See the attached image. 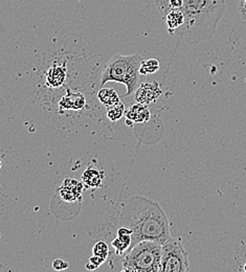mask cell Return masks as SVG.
Wrapping results in <instances>:
<instances>
[{
  "label": "cell",
  "instance_id": "obj_1",
  "mask_svg": "<svg viewBox=\"0 0 246 272\" xmlns=\"http://www.w3.org/2000/svg\"><path fill=\"white\" fill-rule=\"evenodd\" d=\"M120 226L132 230V248L140 241L162 244L170 237V222L158 202L142 196H132L121 204Z\"/></svg>",
  "mask_w": 246,
  "mask_h": 272
},
{
  "label": "cell",
  "instance_id": "obj_2",
  "mask_svg": "<svg viewBox=\"0 0 246 272\" xmlns=\"http://www.w3.org/2000/svg\"><path fill=\"white\" fill-rule=\"evenodd\" d=\"M184 15V23L176 33L180 40L198 44L211 40L225 12L224 0H183L179 9Z\"/></svg>",
  "mask_w": 246,
  "mask_h": 272
},
{
  "label": "cell",
  "instance_id": "obj_3",
  "mask_svg": "<svg viewBox=\"0 0 246 272\" xmlns=\"http://www.w3.org/2000/svg\"><path fill=\"white\" fill-rule=\"evenodd\" d=\"M142 58L138 54L134 55H114L104 68L101 79V85L104 86L108 82L124 84L127 92L122 96H129L135 92L139 86V67Z\"/></svg>",
  "mask_w": 246,
  "mask_h": 272
},
{
  "label": "cell",
  "instance_id": "obj_4",
  "mask_svg": "<svg viewBox=\"0 0 246 272\" xmlns=\"http://www.w3.org/2000/svg\"><path fill=\"white\" fill-rule=\"evenodd\" d=\"M161 244L155 241H140L130 248L122 260L124 272H159Z\"/></svg>",
  "mask_w": 246,
  "mask_h": 272
},
{
  "label": "cell",
  "instance_id": "obj_5",
  "mask_svg": "<svg viewBox=\"0 0 246 272\" xmlns=\"http://www.w3.org/2000/svg\"><path fill=\"white\" fill-rule=\"evenodd\" d=\"M190 270L189 256L182 245L181 238L170 237L161 244L159 272H188Z\"/></svg>",
  "mask_w": 246,
  "mask_h": 272
},
{
  "label": "cell",
  "instance_id": "obj_6",
  "mask_svg": "<svg viewBox=\"0 0 246 272\" xmlns=\"http://www.w3.org/2000/svg\"><path fill=\"white\" fill-rule=\"evenodd\" d=\"M162 94L160 84L157 81L141 83L135 90L134 98L137 103L143 105H150L155 103Z\"/></svg>",
  "mask_w": 246,
  "mask_h": 272
},
{
  "label": "cell",
  "instance_id": "obj_7",
  "mask_svg": "<svg viewBox=\"0 0 246 272\" xmlns=\"http://www.w3.org/2000/svg\"><path fill=\"white\" fill-rule=\"evenodd\" d=\"M83 191H84L83 182L78 181L76 179L67 178L63 181L62 185L60 186L59 195L61 198L67 202H75L82 200Z\"/></svg>",
  "mask_w": 246,
  "mask_h": 272
},
{
  "label": "cell",
  "instance_id": "obj_8",
  "mask_svg": "<svg viewBox=\"0 0 246 272\" xmlns=\"http://www.w3.org/2000/svg\"><path fill=\"white\" fill-rule=\"evenodd\" d=\"M67 81V68L66 64H59V63H54V64L48 67L45 72V84L54 89H59L65 85Z\"/></svg>",
  "mask_w": 246,
  "mask_h": 272
},
{
  "label": "cell",
  "instance_id": "obj_9",
  "mask_svg": "<svg viewBox=\"0 0 246 272\" xmlns=\"http://www.w3.org/2000/svg\"><path fill=\"white\" fill-rule=\"evenodd\" d=\"M132 243V230L126 226H120L116 237L111 242V246L114 248L116 256H124L130 249Z\"/></svg>",
  "mask_w": 246,
  "mask_h": 272
},
{
  "label": "cell",
  "instance_id": "obj_10",
  "mask_svg": "<svg viewBox=\"0 0 246 272\" xmlns=\"http://www.w3.org/2000/svg\"><path fill=\"white\" fill-rule=\"evenodd\" d=\"M86 104L85 96L81 92H72L69 88L66 89V94L61 98L59 106L61 112L64 110H73L78 111L83 109Z\"/></svg>",
  "mask_w": 246,
  "mask_h": 272
},
{
  "label": "cell",
  "instance_id": "obj_11",
  "mask_svg": "<svg viewBox=\"0 0 246 272\" xmlns=\"http://www.w3.org/2000/svg\"><path fill=\"white\" fill-rule=\"evenodd\" d=\"M126 119L132 121L133 123H145L149 121L151 117V112L148 108V105H143L140 103H136L125 111Z\"/></svg>",
  "mask_w": 246,
  "mask_h": 272
},
{
  "label": "cell",
  "instance_id": "obj_12",
  "mask_svg": "<svg viewBox=\"0 0 246 272\" xmlns=\"http://www.w3.org/2000/svg\"><path fill=\"white\" fill-rule=\"evenodd\" d=\"M104 177V172H101L92 165H89L85 170V172L82 174V182H83L86 187L97 188L102 185Z\"/></svg>",
  "mask_w": 246,
  "mask_h": 272
},
{
  "label": "cell",
  "instance_id": "obj_13",
  "mask_svg": "<svg viewBox=\"0 0 246 272\" xmlns=\"http://www.w3.org/2000/svg\"><path fill=\"white\" fill-rule=\"evenodd\" d=\"M163 17L166 19V24L170 34H175L184 23V15L180 10H170Z\"/></svg>",
  "mask_w": 246,
  "mask_h": 272
},
{
  "label": "cell",
  "instance_id": "obj_14",
  "mask_svg": "<svg viewBox=\"0 0 246 272\" xmlns=\"http://www.w3.org/2000/svg\"><path fill=\"white\" fill-rule=\"evenodd\" d=\"M97 98L105 107L112 106V105H115L120 102L119 95L112 88H102L97 92Z\"/></svg>",
  "mask_w": 246,
  "mask_h": 272
},
{
  "label": "cell",
  "instance_id": "obj_15",
  "mask_svg": "<svg viewBox=\"0 0 246 272\" xmlns=\"http://www.w3.org/2000/svg\"><path fill=\"white\" fill-rule=\"evenodd\" d=\"M125 111H126V107L121 102H119L115 105H112V106L106 107L107 117L112 122H116L117 120H119L122 116L125 115Z\"/></svg>",
  "mask_w": 246,
  "mask_h": 272
},
{
  "label": "cell",
  "instance_id": "obj_16",
  "mask_svg": "<svg viewBox=\"0 0 246 272\" xmlns=\"http://www.w3.org/2000/svg\"><path fill=\"white\" fill-rule=\"evenodd\" d=\"M160 64L159 61L156 59H147L143 60L140 63V67H139V73L142 76H148L155 73L159 70Z\"/></svg>",
  "mask_w": 246,
  "mask_h": 272
},
{
  "label": "cell",
  "instance_id": "obj_17",
  "mask_svg": "<svg viewBox=\"0 0 246 272\" xmlns=\"http://www.w3.org/2000/svg\"><path fill=\"white\" fill-rule=\"evenodd\" d=\"M92 254L101 257L103 260H107L109 256V246L104 241H99L92 248Z\"/></svg>",
  "mask_w": 246,
  "mask_h": 272
},
{
  "label": "cell",
  "instance_id": "obj_18",
  "mask_svg": "<svg viewBox=\"0 0 246 272\" xmlns=\"http://www.w3.org/2000/svg\"><path fill=\"white\" fill-rule=\"evenodd\" d=\"M69 267V264L68 262L62 260V259H56L54 262H53V268L57 271H62V270H65Z\"/></svg>",
  "mask_w": 246,
  "mask_h": 272
},
{
  "label": "cell",
  "instance_id": "obj_19",
  "mask_svg": "<svg viewBox=\"0 0 246 272\" xmlns=\"http://www.w3.org/2000/svg\"><path fill=\"white\" fill-rule=\"evenodd\" d=\"M88 262L92 263V264L95 265L96 267H100L102 264H104V263H105V260H103L101 257H97V256L93 255V256H91V257L89 258V261H88Z\"/></svg>",
  "mask_w": 246,
  "mask_h": 272
},
{
  "label": "cell",
  "instance_id": "obj_20",
  "mask_svg": "<svg viewBox=\"0 0 246 272\" xmlns=\"http://www.w3.org/2000/svg\"><path fill=\"white\" fill-rule=\"evenodd\" d=\"M97 267L95 266V265H93L92 263H90V262H88L87 264H86V269H88V270H95Z\"/></svg>",
  "mask_w": 246,
  "mask_h": 272
},
{
  "label": "cell",
  "instance_id": "obj_21",
  "mask_svg": "<svg viewBox=\"0 0 246 272\" xmlns=\"http://www.w3.org/2000/svg\"><path fill=\"white\" fill-rule=\"evenodd\" d=\"M2 165H3V163H2V160H0V169H2Z\"/></svg>",
  "mask_w": 246,
  "mask_h": 272
},
{
  "label": "cell",
  "instance_id": "obj_22",
  "mask_svg": "<svg viewBox=\"0 0 246 272\" xmlns=\"http://www.w3.org/2000/svg\"><path fill=\"white\" fill-rule=\"evenodd\" d=\"M245 271H246V263H245V265H244V268H243Z\"/></svg>",
  "mask_w": 246,
  "mask_h": 272
}]
</instances>
